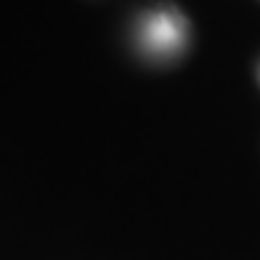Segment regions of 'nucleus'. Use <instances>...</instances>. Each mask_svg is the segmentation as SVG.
I'll list each match as a JSON object with an SVG mask.
<instances>
[{
  "label": "nucleus",
  "mask_w": 260,
  "mask_h": 260,
  "mask_svg": "<svg viewBox=\"0 0 260 260\" xmlns=\"http://www.w3.org/2000/svg\"><path fill=\"white\" fill-rule=\"evenodd\" d=\"M146 43H151L157 51H168V48H175L181 43V21L173 19V16H154L146 24V32H144Z\"/></svg>",
  "instance_id": "obj_1"
}]
</instances>
